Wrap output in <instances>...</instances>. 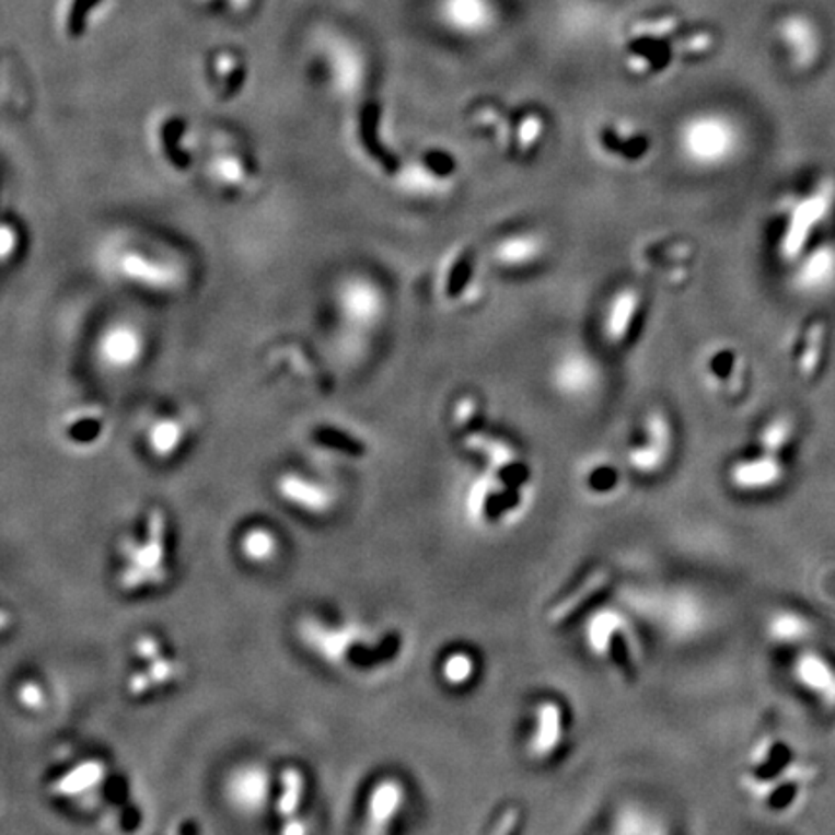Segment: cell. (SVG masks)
Returning a JSON list of instances; mask_svg holds the SVG:
<instances>
[{"instance_id": "5bb4252c", "label": "cell", "mask_w": 835, "mask_h": 835, "mask_svg": "<svg viewBox=\"0 0 835 835\" xmlns=\"http://www.w3.org/2000/svg\"><path fill=\"white\" fill-rule=\"evenodd\" d=\"M277 494L285 503L290 505L300 513L310 514V517H323L332 513L335 505V496L332 489L323 486L320 482L310 480L297 472H285L277 478Z\"/></svg>"}, {"instance_id": "9a60e30c", "label": "cell", "mask_w": 835, "mask_h": 835, "mask_svg": "<svg viewBox=\"0 0 835 835\" xmlns=\"http://www.w3.org/2000/svg\"><path fill=\"white\" fill-rule=\"evenodd\" d=\"M339 310L355 327H372L380 322L385 300L378 285L368 279H348L339 290Z\"/></svg>"}, {"instance_id": "484cf974", "label": "cell", "mask_w": 835, "mask_h": 835, "mask_svg": "<svg viewBox=\"0 0 835 835\" xmlns=\"http://www.w3.org/2000/svg\"><path fill=\"white\" fill-rule=\"evenodd\" d=\"M155 138H158L159 148L165 153V158L171 159L173 163H186L190 161L188 155V123L176 115V113H165L158 118L155 123Z\"/></svg>"}, {"instance_id": "8992f818", "label": "cell", "mask_w": 835, "mask_h": 835, "mask_svg": "<svg viewBox=\"0 0 835 835\" xmlns=\"http://www.w3.org/2000/svg\"><path fill=\"white\" fill-rule=\"evenodd\" d=\"M572 718L569 704L561 696H540L532 704L526 733H524V753L526 758L538 766H547L559 761L569 749L572 739Z\"/></svg>"}, {"instance_id": "f1b7e54d", "label": "cell", "mask_w": 835, "mask_h": 835, "mask_svg": "<svg viewBox=\"0 0 835 835\" xmlns=\"http://www.w3.org/2000/svg\"><path fill=\"white\" fill-rule=\"evenodd\" d=\"M149 449L159 459L173 456L183 445L184 426L173 418H163L151 426L148 433Z\"/></svg>"}, {"instance_id": "83f0119b", "label": "cell", "mask_w": 835, "mask_h": 835, "mask_svg": "<svg viewBox=\"0 0 835 835\" xmlns=\"http://www.w3.org/2000/svg\"><path fill=\"white\" fill-rule=\"evenodd\" d=\"M555 381L559 387L571 395H582L592 390L595 381V370L580 355H569L559 368H555Z\"/></svg>"}, {"instance_id": "52a82bcc", "label": "cell", "mask_w": 835, "mask_h": 835, "mask_svg": "<svg viewBox=\"0 0 835 835\" xmlns=\"http://www.w3.org/2000/svg\"><path fill=\"white\" fill-rule=\"evenodd\" d=\"M317 68L333 95L340 100H356L368 80V60L364 50L343 34H325L315 47Z\"/></svg>"}, {"instance_id": "277c9868", "label": "cell", "mask_w": 835, "mask_h": 835, "mask_svg": "<svg viewBox=\"0 0 835 835\" xmlns=\"http://www.w3.org/2000/svg\"><path fill=\"white\" fill-rule=\"evenodd\" d=\"M625 607L660 630L662 637L685 642L710 627V607L703 598L683 588H630Z\"/></svg>"}, {"instance_id": "30bf717a", "label": "cell", "mask_w": 835, "mask_h": 835, "mask_svg": "<svg viewBox=\"0 0 835 835\" xmlns=\"http://www.w3.org/2000/svg\"><path fill=\"white\" fill-rule=\"evenodd\" d=\"M408 787L397 776H383L366 795L362 835H391L405 816Z\"/></svg>"}, {"instance_id": "603a6c76", "label": "cell", "mask_w": 835, "mask_h": 835, "mask_svg": "<svg viewBox=\"0 0 835 835\" xmlns=\"http://www.w3.org/2000/svg\"><path fill=\"white\" fill-rule=\"evenodd\" d=\"M438 673L441 683L449 691L466 693L472 687H476L482 679L480 656L464 646L451 648L441 656Z\"/></svg>"}, {"instance_id": "836d02e7", "label": "cell", "mask_w": 835, "mask_h": 835, "mask_svg": "<svg viewBox=\"0 0 835 835\" xmlns=\"http://www.w3.org/2000/svg\"><path fill=\"white\" fill-rule=\"evenodd\" d=\"M14 241H18L16 232L10 229V224H4L2 229V256L9 259L10 254L14 252Z\"/></svg>"}, {"instance_id": "d6986e66", "label": "cell", "mask_w": 835, "mask_h": 835, "mask_svg": "<svg viewBox=\"0 0 835 835\" xmlns=\"http://www.w3.org/2000/svg\"><path fill=\"white\" fill-rule=\"evenodd\" d=\"M97 352L111 370H130L143 355V337L130 323H115L101 335Z\"/></svg>"}, {"instance_id": "8fae6325", "label": "cell", "mask_w": 835, "mask_h": 835, "mask_svg": "<svg viewBox=\"0 0 835 835\" xmlns=\"http://www.w3.org/2000/svg\"><path fill=\"white\" fill-rule=\"evenodd\" d=\"M835 206V183L826 181L816 192L809 194L795 206L791 223L787 224L784 254L793 257L811 241L814 229L824 223Z\"/></svg>"}, {"instance_id": "e0dca14e", "label": "cell", "mask_w": 835, "mask_h": 835, "mask_svg": "<svg viewBox=\"0 0 835 835\" xmlns=\"http://www.w3.org/2000/svg\"><path fill=\"white\" fill-rule=\"evenodd\" d=\"M113 0H57L55 22L67 42H82L95 25L108 16Z\"/></svg>"}, {"instance_id": "4fadbf2b", "label": "cell", "mask_w": 835, "mask_h": 835, "mask_svg": "<svg viewBox=\"0 0 835 835\" xmlns=\"http://www.w3.org/2000/svg\"><path fill=\"white\" fill-rule=\"evenodd\" d=\"M604 835H677L670 819L650 804L625 801L613 809Z\"/></svg>"}, {"instance_id": "d4e9b609", "label": "cell", "mask_w": 835, "mask_h": 835, "mask_svg": "<svg viewBox=\"0 0 835 835\" xmlns=\"http://www.w3.org/2000/svg\"><path fill=\"white\" fill-rule=\"evenodd\" d=\"M797 287L807 292H822L835 285V250L822 246L802 262L797 271Z\"/></svg>"}, {"instance_id": "3957f363", "label": "cell", "mask_w": 835, "mask_h": 835, "mask_svg": "<svg viewBox=\"0 0 835 835\" xmlns=\"http://www.w3.org/2000/svg\"><path fill=\"white\" fill-rule=\"evenodd\" d=\"M582 645L605 671L627 683H635L642 670V646L635 627V615L627 607L605 604L588 613L582 623Z\"/></svg>"}, {"instance_id": "ba28073f", "label": "cell", "mask_w": 835, "mask_h": 835, "mask_svg": "<svg viewBox=\"0 0 835 835\" xmlns=\"http://www.w3.org/2000/svg\"><path fill=\"white\" fill-rule=\"evenodd\" d=\"M274 793V776L257 761L236 764L223 781L224 801L242 819L259 816L269 807Z\"/></svg>"}, {"instance_id": "7c38bea8", "label": "cell", "mask_w": 835, "mask_h": 835, "mask_svg": "<svg viewBox=\"0 0 835 835\" xmlns=\"http://www.w3.org/2000/svg\"><path fill=\"white\" fill-rule=\"evenodd\" d=\"M308 793L306 774L297 766H287L277 776L275 812L279 819V835H310L312 827L302 816Z\"/></svg>"}, {"instance_id": "6da1fadb", "label": "cell", "mask_w": 835, "mask_h": 835, "mask_svg": "<svg viewBox=\"0 0 835 835\" xmlns=\"http://www.w3.org/2000/svg\"><path fill=\"white\" fill-rule=\"evenodd\" d=\"M819 776V766L804 758L789 739L769 733L746 756L743 787L761 809L784 816L807 801Z\"/></svg>"}, {"instance_id": "1f68e13d", "label": "cell", "mask_w": 835, "mask_h": 835, "mask_svg": "<svg viewBox=\"0 0 835 835\" xmlns=\"http://www.w3.org/2000/svg\"><path fill=\"white\" fill-rule=\"evenodd\" d=\"M192 2H196L204 9L219 10L229 16H244L256 4V0H192Z\"/></svg>"}, {"instance_id": "cb8c5ba5", "label": "cell", "mask_w": 835, "mask_h": 835, "mask_svg": "<svg viewBox=\"0 0 835 835\" xmlns=\"http://www.w3.org/2000/svg\"><path fill=\"white\" fill-rule=\"evenodd\" d=\"M786 468L778 456H761L749 463H741L731 472V484L739 491L762 494L778 488L784 482Z\"/></svg>"}, {"instance_id": "ffe728a7", "label": "cell", "mask_w": 835, "mask_h": 835, "mask_svg": "<svg viewBox=\"0 0 835 835\" xmlns=\"http://www.w3.org/2000/svg\"><path fill=\"white\" fill-rule=\"evenodd\" d=\"M107 779V764L100 758L76 762L50 784V793L62 801H83L97 793Z\"/></svg>"}, {"instance_id": "44dd1931", "label": "cell", "mask_w": 835, "mask_h": 835, "mask_svg": "<svg viewBox=\"0 0 835 835\" xmlns=\"http://www.w3.org/2000/svg\"><path fill=\"white\" fill-rule=\"evenodd\" d=\"M816 635V625L807 613L793 607H779L766 621V637L781 650H801L811 646Z\"/></svg>"}, {"instance_id": "5b68a950", "label": "cell", "mask_w": 835, "mask_h": 835, "mask_svg": "<svg viewBox=\"0 0 835 835\" xmlns=\"http://www.w3.org/2000/svg\"><path fill=\"white\" fill-rule=\"evenodd\" d=\"M115 582L125 594H141L165 587L169 567V522L159 509L149 513L146 529L118 544Z\"/></svg>"}, {"instance_id": "7402d4cb", "label": "cell", "mask_w": 835, "mask_h": 835, "mask_svg": "<svg viewBox=\"0 0 835 835\" xmlns=\"http://www.w3.org/2000/svg\"><path fill=\"white\" fill-rule=\"evenodd\" d=\"M183 673V665L169 653H161L158 658L141 662L136 670L126 679V693L134 698L158 693L163 688L171 687L174 681H178Z\"/></svg>"}, {"instance_id": "f546056e", "label": "cell", "mask_w": 835, "mask_h": 835, "mask_svg": "<svg viewBox=\"0 0 835 835\" xmlns=\"http://www.w3.org/2000/svg\"><path fill=\"white\" fill-rule=\"evenodd\" d=\"M209 171L216 176L217 183L224 184L229 188L246 183V176H248L246 163L236 153H219L211 161Z\"/></svg>"}, {"instance_id": "ac0fdd59", "label": "cell", "mask_w": 835, "mask_h": 835, "mask_svg": "<svg viewBox=\"0 0 835 835\" xmlns=\"http://www.w3.org/2000/svg\"><path fill=\"white\" fill-rule=\"evenodd\" d=\"M116 269L126 281L134 282L143 289L171 290L181 282V275L173 265L159 262L155 257L146 256L134 250H128L116 259Z\"/></svg>"}, {"instance_id": "9c48e42d", "label": "cell", "mask_w": 835, "mask_h": 835, "mask_svg": "<svg viewBox=\"0 0 835 835\" xmlns=\"http://www.w3.org/2000/svg\"><path fill=\"white\" fill-rule=\"evenodd\" d=\"M789 675L795 687L827 711L835 710V660L814 646L793 652Z\"/></svg>"}, {"instance_id": "4316f807", "label": "cell", "mask_w": 835, "mask_h": 835, "mask_svg": "<svg viewBox=\"0 0 835 835\" xmlns=\"http://www.w3.org/2000/svg\"><path fill=\"white\" fill-rule=\"evenodd\" d=\"M279 549H281V544H279L277 534L274 530L262 526V524L244 530L241 540H239V552H241L242 559L250 565H256V567H265V565L274 563L279 555Z\"/></svg>"}, {"instance_id": "7a4b0ae2", "label": "cell", "mask_w": 835, "mask_h": 835, "mask_svg": "<svg viewBox=\"0 0 835 835\" xmlns=\"http://www.w3.org/2000/svg\"><path fill=\"white\" fill-rule=\"evenodd\" d=\"M297 633L308 652L332 670L348 668L372 652L387 660L397 652L395 635L373 633L360 621L310 615L298 623Z\"/></svg>"}, {"instance_id": "2e32d148", "label": "cell", "mask_w": 835, "mask_h": 835, "mask_svg": "<svg viewBox=\"0 0 835 835\" xmlns=\"http://www.w3.org/2000/svg\"><path fill=\"white\" fill-rule=\"evenodd\" d=\"M207 78L219 97L234 100L248 85V58L234 47H219L207 58Z\"/></svg>"}, {"instance_id": "d6a6232c", "label": "cell", "mask_w": 835, "mask_h": 835, "mask_svg": "<svg viewBox=\"0 0 835 835\" xmlns=\"http://www.w3.org/2000/svg\"><path fill=\"white\" fill-rule=\"evenodd\" d=\"M317 438L323 445L340 447L343 451H350L355 455L362 451V445L356 439L348 438L347 433H343V431L323 430L320 431Z\"/></svg>"}, {"instance_id": "4dcf8cb0", "label": "cell", "mask_w": 835, "mask_h": 835, "mask_svg": "<svg viewBox=\"0 0 835 835\" xmlns=\"http://www.w3.org/2000/svg\"><path fill=\"white\" fill-rule=\"evenodd\" d=\"M16 696L20 706H24L25 710L30 711L42 710L43 706H45V700H47L45 688H43L37 681H34V679H30V681L22 683V685L18 687Z\"/></svg>"}]
</instances>
